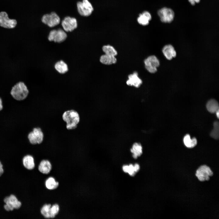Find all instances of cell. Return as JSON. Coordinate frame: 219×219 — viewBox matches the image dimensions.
<instances>
[{
  "label": "cell",
  "mask_w": 219,
  "mask_h": 219,
  "mask_svg": "<svg viewBox=\"0 0 219 219\" xmlns=\"http://www.w3.org/2000/svg\"><path fill=\"white\" fill-rule=\"evenodd\" d=\"M214 175L211 168L206 165H200L196 170L195 176L200 182L208 181Z\"/></svg>",
  "instance_id": "3"
},
{
  "label": "cell",
  "mask_w": 219,
  "mask_h": 219,
  "mask_svg": "<svg viewBox=\"0 0 219 219\" xmlns=\"http://www.w3.org/2000/svg\"><path fill=\"white\" fill-rule=\"evenodd\" d=\"M17 23L16 20L9 18L6 12H0V26L5 28L12 29L16 26Z\"/></svg>",
  "instance_id": "11"
},
{
  "label": "cell",
  "mask_w": 219,
  "mask_h": 219,
  "mask_svg": "<svg viewBox=\"0 0 219 219\" xmlns=\"http://www.w3.org/2000/svg\"><path fill=\"white\" fill-rule=\"evenodd\" d=\"M158 14L162 22L166 23H171L173 20L175 13L170 8L163 7L158 10Z\"/></svg>",
  "instance_id": "8"
},
{
  "label": "cell",
  "mask_w": 219,
  "mask_h": 219,
  "mask_svg": "<svg viewBox=\"0 0 219 219\" xmlns=\"http://www.w3.org/2000/svg\"><path fill=\"white\" fill-rule=\"evenodd\" d=\"M123 171L126 172L128 173L130 175L134 176L136 173L134 169V165L132 164L129 165H124L122 167Z\"/></svg>",
  "instance_id": "28"
},
{
  "label": "cell",
  "mask_w": 219,
  "mask_h": 219,
  "mask_svg": "<svg viewBox=\"0 0 219 219\" xmlns=\"http://www.w3.org/2000/svg\"><path fill=\"white\" fill-rule=\"evenodd\" d=\"M62 117L63 120L66 123V128L68 130L76 128L80 120L79 113L74 109L65 111Z\"/></svg>",
  "instance_id": "1"
},
{
  "label": "cell",
  "mask_w": 219,
  "mask_h": 219,
  "mask_svg": "<svg viewBox=\"0 0 219 219\" xmlns=\"http://www.w3.org/2000/svg\"><path fill=\"white\" fill-rule=\"evenodd\" d=\"M59 185V182L52 176L48 177L45 182V185L46 188L50 190L56 189L58 187Z\"/></svg>",
  "instance_id": "19"
},
{
  "label": "cell",
  "mask_w": 219,
  "mask_h": 219,
  "mask_svg": "<svg viewBox=\"0 0 219 219\" xmlns=\"http://www.w3.org/2000/svg\"><path fill=\"white\" fill-rule=\"evenodd\" d=\"M23 164L26 169L31 170L35 167L34 159L33 157L30 155L24 156L22 159Z\"/></svg>",
  "instance_id": "16"
},
{
  "label": "cell",
  "mask_w": 219,
  "mask_h": 219,
  "mask_svg": "<svg viewBox=\"0 0 219 219\" xmlns=\"http://www.w3.org/2000/svg\"><path fill=\"white\" fill-rule=\"evenodd\" d=\"M206 108L209 112L211 113H215L219 110V104L215 99H211L207 103Z\"/></svg>",
  "instance_id": "23"
},
{
  "label": "cell",
  "mask_w": 219,
  "mask_h": 219,
  "mask_svg": "<svg viewBox=\"0 0 219 219\" xmlns=\"http://www.w3.org/2000/svg\"><path fill=\"white\" fill-rule=\"evenodd\" d=\"M77 6L79 13L82 16H89L93 11L92 5L88 0H82V2H78Z\"/></svg>",
  "instance_id": "6"
},
{
  "label": "cell",
  "mask_w": 219,
  "mask_h": 219,
  "mask_svg": "<svg viewBox=\"0 0 219 219\" xmlns=\"http://www.w3.org/2000/svg\"><path fill=\"white\" fill-rule=\"evenodd\" d=\"M189 2L192 5H194L195 4L196 2H195L193 0H188Z\"/></svg>",
  "instance_id": "32"
},
{
  "label": "cell",
  "mask_w": 219,
  "mask_h": 219,
  "mask_svg": "<svg viewBox=\"0 0 219 219\" xmlns=\"http://www.w3.org/2000/svg\"><path fill=\"white\" fill-rule=\"evenodd\" d=\"M4 172V169L3 165L0 161V176H1Z\"/></svg>",
  "instance_id": "29"
},
{
  "label": "cell",
  "mask_w": 219,
  "mask_h": 219,
  "mask_svg": "<svg viewBox=\"0 0 219 219\" xmlns=\"http://www.w3.org/2000/svg\"><path fill=\"white\" fill-rule=\"evenodd\" d=\"M3 108V102L2 98L0 97V111H1Z\"/></svg>",
  "instance_id": "31"
},
{
  "label": "cell",
  "mask_w": 219,
  "mask_h": 219,
  "mask_svg": "<svg viewBox=\"0 0 219 219\" xmlns=\"http://www.w3.org/2000/svg\"><path fill=\"white\" fill-rule=\"evenodd\" d=\"M29 91L24 82L19 81L12 87L10 94L12 98L17 101L25 99L28 96Z\"/></svg>",
  "instance_id": "2"
},
{
  "label": "cell",
  "mask_w": 219,
  "mask_h": 219,
  "mask_svg": "<svg viewBox=\"0 0 219 219\" xmlns=\"http://www.w3.org/2000/svg\"><path fill=\"white\" fill-rule=\"evenodd\" d=\"M214 128L210 133L211 137L214 139H218L219 136V124L218 121H215L213 124Z\"/></svg>",
  "instance_id": "26"
},
{
  "label": "cell",
  "mask_w": 219,
  "mask_h": 219,
  "mask_svg": "<svg viewBox=\"0 0 219 219\" xmlns=\"http://www.w3.org/2000/svg\"><path fill=\"white\" fill-rule=\"evenodd\" d=\"M100 61L103 64L109 65L116 63L117 61V59L115 56L105 54L100 57Z\"/></svg>",
  "instance_id": "21"
},
{
  "label": "cell",
  "mask_w": 219,
  "mask_h": 219,
  "mask_svg": "<svg viewBox=\"0 0 219 219\" xmlns=\"http://www.w3.org/2000/svg\"><path fill=\"white\" fill-rule=\"evenodd\" d=\"M162 52L166 58L169 60L175 57L176 55L174 47L171 44L165 45L162 49Z\"/></svg>",
  "instance_id": "15"
},
{
  "label": "cell",
  "mask_w": 219,
  "mask_h": 219,
  "mask_svg": "<svg viewBox=\"0 0 219 219\" xmlns=\"http://www.w3.org/2000/svg\"><path fill=\"white\" fill-rule=\"evenodd\" d=\"M61 25L65 32H71L77 27V21L75 18L67 16L62 21Z\"/></svg>",
  "instance_id": "12"
},
{
  "label": "cell",
  "mask_w": 219,
  "mask_h": 219,
  "mask_svg": "<svg viewBox=\"0 0 219 219\" xmlns=\"http://www.w3.org/2000/svg\"><path fill=\"white\" fill-rule=\"evenodd\" d=\"M194 0L195 2L196 3H198L200 2V0Z\"/></svg>",
  "instance_id": "35"
},
{
  "label": "cell",
  "mask_w": 219,
  "mask_h": 219,
  "mask_svg": "<svg viewBox=\"0 0 219 219\" xmlns=\"http://www.w3.org/2000/svg\"><path fill=\"white\" fill-rule=\"evenodd\" d=\"M145 67L150 73H154L157 71V68L160 65V62L155 55L148 57L144 61Z\"/></svg>",
  "instance_id": "9"
},
{
  "label": "cell",
  "mask_w": 219,
  "mask_h": 219,
  "mask_svg": "<svg viewBox=\"0 0 219 219\" xmlns=\"http://www.w3.org/2000/svg\"><path fill=\"white\" fill-rule=\"evenodd\" d=\"M5 204L4 208L6 211H12L19 209L21 206V202L13 194L6 196L4 199Z\"/></svg>",
  "instance_id": "4"
},
{
  "label": "cell",
  "mask_w": 219,
  "mask_h": 219,
  "mask_svg": "<svg viewBox=\"0 0 219 219\" xmlns=\"http://www.w3.org/2000/svg\"><path fill=\"white\" fill-rule=\"evenodd\" d=\"M52 165L50 162L47 159H43L40 162L38 170L41 173L44 174H49L52 169Z\"/></svg>",
  "instance_id": "14"
},
{
  "label": "cell",
  "mask_w": 219,
  "mask_h": 219,
  "mask_svg": "<svg viewBox=\"0 0 219 219\" xmlns=\"http://www.w3.org/2000/svg\"><path fill=\"white\" fill-rule=\"evenodd\" d=\"M54 67L55 70L61 74L65 73L68 70V65L62 60L57 62L55 64Z\"/></svg>",
  "instance_id": "20"
},
{
  "label": "cell",
  "mask_w": 219,
  "mask_h": 219,
  "mask_svg": "<svg viewBox=\"0 0 219 219\" xmlns=\"http://www.w3.org/2000/svg\"><path fill=\"white\" fill-rule=\"evenodd\" d=\"M183 141L184 145L188 148H193L197 144V141L196 138L193 137L191 139L190 136L189 134H187L185 136Z\"/></svg>",
  "instance_id": "22"
},
{
  "label": "cell",
  "mask_w": 219,
  "mask_h": 219,
  "mask_svg": "<svg viewBox=\"0 0 219 219\" xmlns=\"http://www.w3.org/2000/svg\"><path fill=\"white\" fill-rule=\"evenodd\" d=\"M44 134L40 127H35L28 134L30 143L33 145L41 143L44 138Z\"/></svg>",
  "instance_id": "5"
},
{
  "label": "cell",
  "mask_w": 219,
  "mask_h": 219,
  "mask_svg": "<svg viewBox=\"0 0 219 219\" xmlns=\"http://www.w3.org/2000/svg\"><path fill=\"white\" fill-rule=\"evenodd\" d=\"M128 78L126 83L129 86L139 88L142 83V80L139 77L137 72H134L133 74L129 75Z\"/></svg>",
  "instance_id": "13"
},
{
  "label": "cell",
  "mask_w": 219,
  "mask_h": 219,
  "mask_svg": "<svg viewBox=\"0 0 219 219\" xmlns=\"http://www.w3.org/2000/svg\"><path fill=\"white\" fill-rule=\"evenodd\" d=\"M151 19V16L150 13L147 11H144L139 15L137 20L139 24L146 26L149 24Z\"/></svg>",
  "instance_id": "17"
},
{
  "label": "cell",
  "mask_w": 219,
  "mask_h": 219,
  "mask_svg": "<svg viewBox=\"0 0 219 219\" xmlns=\"http://www.w3.org/2000/svg\"><path fill=\"white\" fill-rule=\"evenodd\" d=\"M67 37L65 31L62 29H59L51 30L49 33L48 39L50 41L61 43L64 41Z\"/></svg>",
  "instance_id": "7"
},
{
  "label": "cell",
  "mask_w": 219,
  "mask_h": 219,
  "mask_svg": "<svg viewBox=\"0 0 219 219\" xmlns=\"http://www.w3.org/2000/svg\"><path fill=\"white\" fill-rule=\"evenodd\" d=\"M60 210V206L57 203H54L52 205L50 208V215L51 219L54 218L58 214Z\"/></svg>",
  "instance_id": "27"
},
{
  "label": "cell",
  "mask_w": 219,
  "mask_h": 219,
  "mask_svg": "<svg viewBox=\"0 0 219 219\" xmlns=\"http://www.w3.org/2000/svg\"><path fill=\"white\" fill-rule=\"evenodd\" d=\"M51 205L50 203L44 204L41 207L40 212L45 219H50V210Z\"/></svg>",
  "instance_id": "24"
},
{
  "label": "cell",
  "mask_w": 219,
  "mask_h": 219,
  "mask_svg": "<svg viewBox=\"0 0 219 219\" xmlns=\"http://www.w3.org/2000/svg\"><path fill=\"white\" fill-rule=\"evenodd\" d=\"M215 113H216L217 117V118L218 119V118H219V110H218L217 111L215 112Z\"/></svg>",
  "instance_id": "33"
},
{
  "label": "cell",
  "mask_w": 219,
  "mask_h": 219,
  "mask_svg": "<svg viewBox=\"0 0 219 219\" xmlns=\"http://www.w3.org/2000/svg\"><path fill=\"white\" fill-rule=\"evenodd\" d=\"M42 22L50 27H54L60 22V19L55 12L44 15L42 18Z\"/></svg>",
  "instance_id": "10"
},
{
  "label": "cell",
  "mask_w": 219,
  "mask_h": 219,
  "mask_svg": "<svg viewBox=\"0 0 219 219\" xmlns=\"http://www.w3.org/2000/svg\"><path fill=\"white\" fill-rule=\"evenodd\" d=\"M63 194H64V190H63ZM64 203H65V202H64ZM64 208H65V206H64V208H63V207H62V208L60 210V211H63L64 210Z\"/></svg>",
  "instance_id": "34"
},
{
  "label": "cell",
  "mask_w": 219,
  "mask_h": 219,
  "mask_svg": "<svg viewBox=\"0 0 219 219\" xmlns=\"http://www.w3.org/2000/svg\"><path fill=\"white\" fill-rule=\"evenodd\" d=\"M133 158L136 159L143 153V147L141 144L138 142L133 143L130 149Z\"/></svg>",
  "instance_id": "18"
},
{
  "label": "cell",
  "mask_w": 219,
  "mask_h": 219,
  "mask_svg": "<svg viewBox=\"0 0 219 219\" xmlns=\"http://www.w3.org/2000/svg\"><path fill=\"white\" fill-rule=\"evenodd\" d=\"M134 167L136 173L138 171L140 168L139 165L137 164H135L134 165Z\"/></svg>",
  "instance_id": "30"
},
{
  "label": "cell",
  "mask_w": 219,
  "mask_h": 219,
  "mask_svg": "<svg viewBox=\"0 0 219 219\" xmlns=\"http://www.w3.org/2000/svg\"><path fill=\"white\" fill-rule=\"evenodd\" d=\"M102 50L105 54L107 55L115 56L117 54L116 50L114 47L109 45L103 46Z\"/></svg>",
  "instance_id": "25"
}]
</instances>
